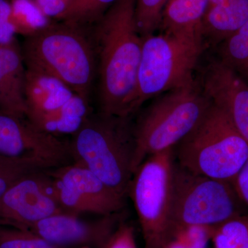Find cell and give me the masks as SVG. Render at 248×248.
Wrapping results in <instances>:
<instances>
[{"label":"cell","mask_w":248,"mask_h":248,"mask_svg":"<svg viewBox=\"0 0 248 248\" xmlns=\"http://www.w3.org/2000/svg\"><path fill=\"white\" fill-rule=\"evenodd\" d=\"M73 161L69 141L42 131L27 117L0 110V162L50 170Z\"/></svg>","instance_id":"cell-9"},{"label":"cell","mask_w":248,"mask_h":248,"mask_svg":"<svg viewBox=\"0 0 248 248\" xmlns=\"http://www.w3.org/2000/svg\"><path fill=\"white\" fill-rule=\"evenodd\" d=\"M174 148L150 156L134 173L129 188L145 248H160L167 232L172 203Z\"/></svg>","instance_id":"cell-8"},{"label":"cell","mask_w":248,"mask_h":248,"mask_svg":"<svg viewBox=\"0 0 248 248\" xmlns=\"http://www.w3.org/2000/svg\"><path fill=\"white\" fill-rule=\"evenodd\" d=\"M97 58L98 112L129 115L136 88L143 37L136 0H117L91 26Z\"/></svg>","instance_id":"cell-1"},{"label":"cell","mask_w":248,"mask_h":248,"mask_svg":"<svg viewBox=\"0 0 248 248\" xmlns=\"http://www.w3.org/2000/svg\"><path fill=\"white\" fill-rule=\"evenodd\" d=\"M174 156L190 172L232 184L248 159V141L211 103L195 128L174 148Z\"/></svg>","instance_id":"cell-5"},{"label":"cell","mask_w":248,"mask_h":248,"mask_svg":"<svg viewBox=\"0 0 248 248\" xmlns=\"http://www.w3.org/2000/svg\"><path fill=\"white\" fill-rule=\"evenodd\" d=\"M46 16L60 20L72 0H34Z\"/></svg>","instance_id":"cell-28"},{"label":"cell","mask_w":248,"mask_h":248,"mask_svg":"<svg viewBox=\"0 0 248 248\" xmlns=\"http://www.w3.org/2000/svg\"><path fill=\"white\" fill-rule=\"evenodd\" d=\"M142 37L136 88L128 110L131 117L150 99L195 82L194 72L205 44L202 31H161Z\"/></svg>","instance_id":"cell-4"},{"label":"cell","mask_w":248,"mask_h":248,"mask_svg":"<svg viewBox=\"0 0 248 248\" xmlns=\"http://www.w3.org/2000/svg\"><path fill=\"white\" fill-rule=\"evenodd\" d=\"M117 0H72L60 20L91 26Z\"/></svg>","instance_id":"cell-22"},{"label":"cell","mask_w":248,"mask_h":248,"mask_svg":"<svg viewBox=\"0 0 248 248\" xmlns=\"http://www.w3.org/2000/svg\"><path fill=\"white\" fill-rule=\"evenodd\" d=\"M236 193L248 208V159L232 182Z\"/></svg>","instance_id":"cell-29"},{"label":"cell","mask_w":248,"mask_h":248,"mask_svg":"<svg viewBox=\"0 0 248 248\" xmlns=\"http://www.w3.org/2000/svg\"><path fill=\"white\" fill-rule=\"evenodd\" d=\"M32 170L36 169L0 162V197L17 179Z\"/></svg>","instance_id":"cell-26"},{"label":"cell","mask_w":248,"mask_h":248,"mask_svg":"<svg viewBox=\"0 0 248 248\" xmlns=\"http://www.w3.org/2000/svg\"><path fill=\"white\" fill-rule=\"evenodd\" d=\"M215 227L170 226L160 248H206Z\"/></svg>","instance_id":"cell-21"},{"label":"cell","mask_w":248,"mask_h":248,"mask_svg":"<svg viewBox=\"0 0 248 248\" xmlns=\"http://www.w3.org/2000/svg\"><path fill=\"white\" fill-rule=\"evenodd\" d=\"M210 105L196 81L161 94L135 124L134 173L150 156L175 148L195 128Z\"/></svg>","instance_id":"cell-6"},{"label":"cell","mask_w":248,"mask_h":248,"mask_svg":"<svg viewBox=\"0 0 248 248\" xmlns=\"http://www.w3.org/2000/svg\"><path fill=\"white\" fill-rule=\"evenodd\" d=\"M58 21L24 37L21 48L26 68L53 77L90 99L97 78L91 26Z\"/></svg>","instance_id":"cell-2"},{"label":"cell","mask_w":248,"mask_h":248,"mask_svg":"<svg viewBox=\"0 0 248 248\" xmlns=\"http://www.w3.org/2000/svg\"><path fill=\"white\" fill-rule=\"evenodd\" d=\"M54 191L65 213L99 217L122 213L126 200L78 162L48 170Z\"/></svg>","instance_id":"cell-10"},{"label":"cell","mask_w":248,"mask_h":248,"mask_svg":"<svg viewBox=\"0 0 248 248\" xmlns=\"http://www.w3.org/2000/svg\"><path fill=\"white\" fill-rule=\"evenodd\" d=\"M10 21L16 34L29 37L53 21L46 16L34 0H12Z\"/></svg>","instance_id":"cell-19"},{"label":"cell","mask_w":248,"mask_h":248,"mask_svg":"<svg viewBox=\"0 0 248 248\" xmlns=\"http://www.w3.org/2000/svg\"><path fill=\"white\" fill-rule=\"evenodd\" d=\"M75 94L67 85L56 78L27 68L24 98L27 119L58 108Z\"/></svg>","instance_id":"cell-15"},{"label":"cell","mask_w":248,"mask_h":248,"mask_svg":"<svg viewBox=\"0 0 248 248\" xmlns=\"http://www.w3.org/2000/svg\"><path fill=\"white\" fill-rule=\"evenodd\" d=\"M63 211L48 170H32L17 179L0 197V225L29 231Z\"/></svg>","instance_id":"cell-11"},{"label":"cell","mask_w":248,"mask_h":248,"mask_svg":"<svg viewBox=\"0 0 248 248\" xmlns=\"http://www.w3.org/2000/svg\"><path fill=\"white\" fill-rule=\"evenodd\" d=\"M200 87L248 141V81L218 59L210 62L203 70Z\"/></svg>","instance_id":"cell-13"},{"label":"cell","mask_w":248,"mask_h":248,"mask_svg":"<svg viewBox=\"0 0 248 248\" xmlns=\"http://www.w3.org/2000/svg\"><path fill=\"white\" fill-rule=\"evenodd\" d=\"M11 13V2L8 0H0V45L9 43L16 38V32L10 21Z\"/></svg>","instance_id":"cell-27"},{"label":"cell","mask_w":248,"mask_h":248,"mask_svg":"<svg viewBox=\"0 0 248 248\" xmlns=\"http://www.w3.org/2000/svg\"><path fill=\"white\" fill-rule=\"evenodd\" d=\"M25 63L21 45L16 38L0 45V110L27 117L24 98Z\"/></svg>","instance_id":"cell-14"},{"label":"cell","mask_w":248,"mask_h":248,"mask_svg":"<svg viewBox=\"0 0 248 248\" xmlns=\"http://www.w3.org/2000/svg\"><path fill=\"white\" fill-rule=\"evenodd\" d=\"M131 117L93 112L69 141L75 162L125 200L134 175L136 148Z\"/></svg>","instance_id":"cell-3"},{"label":"cell","mask_w":248,"mask_h":248,"mask_svg":"<svg viewBox=\"0 0 248 248\" xmlns=\"http://www.w3.org/2000/svg\"><path fill=\"white\" fill-rule=\"evenodd\" d=\"M248 22V0H226L208 8L203 23L204 39L221 43Z\"/></svg>","instance_id":"cell-17"},{"label":"cell","mask_w":248,"mask_h":248,"mask_svg":"<svg viewBox=\"0 0 248 248\" xmlns=\"http://www.w3.org/2000/svg\"><path fill=\"white\" fill-rule=\"evenodd\" d=\"M169 0H136V19L141 36L159 29L161 16Z\"/></svg>","instance_id":"cell-24"},{"label":"cell","mask_w":248,"mask_h":248,"mask_svg":"<svg viewBox=\"0 0 248 248\" xmlns=\"http://www.w3.org/2000/svg\"><path fill=\"white\" fill-rule=\"evenodd\" d=\"M102 248H138L134 227L122 221Z\"/></svg>","instance_id":"cell-25"},{"label":"cell","mask_w":248,"mask_h":248,"mask_svg":"<svg viewBox=\"0 0 248 248\" xmlns=\"http://www.w3.org/2000/svg\"><path fill=\"white\" fill-rule=\"evenodd\" d=\"M208 0H169L165 6L159 28L161 31H202Z\"/></svg>","instance_id":"cell-18"},{"label":"cell","mask_w":248,"mask_h":248,"mask_svg":"<svg viewBox=\"0 0 248 248\" xmlns=\"http://www.w3.org/2000/svg\"><path fill=\"white\" fill-rule=\"evenodd\" d=\"M219 55L248 82V22L220 43Z\"/></svg>","instance_id":"cell-20"},{"label":"cell","mask_w":248,"mask_h":248,"mask_svg":"<svg viewBox=\"0 0 248 248\" xmlns=\"http://www.w3.org/2000/svg\"><path fill=\"white\" fill-rule=\"evenodd\" d=\"M93 113L90 99L75 94L61 107L28 119L42 131L54 136H73Z\"/></svg>","instance_id":"cell-16"},{"label":"cell","mask_w":248,"mask_h":248,"mask_svg":"<svg viewBox=\"0 0 248 248\" xmlns=\"http://www.w3.org/2000/svg\"><path fill=\"white\" fill-rule=\"evenodd\" d=\"M0 248H64L30 231L0 225Z\"/></svg>","instance_id":"cell-23"},{"label":"cell","mask_w":248,"mask_h":248,"mask_svg":"<svg viewBox=\"0 0 248 248\" xmlns=\"http://www.w3.org/2000/svg\"><path fill=\"white\" fill-rule=\"evenodd\" d=\"M246 214L232 183L190 172L175 161L169 226L216 227Z\"/></svg>","instance_id":"cell-7"},{"label":"cell","mask_w":248,"mask_h":248,"mask_svg":"<svg viewBox=\"0 0 248 248\" xmlns=\"http://www.w3.org/2000/svg\"><path fill=\"white\" fill-rule=\"evenodd\" d=\"M122 213L84 220L60 213L42 220L29 231L55 246L64 248H102L124 221Z\"/></svg>","instance_id":"cell-12"},{"label":"cell","mask_w":248,"mask_h":248,"mask_svg":"<svg viewBox=\"0 0 248 248\" xmlns=\"http://www.w3.org/2000/svg\"><path fill=\"white\" fill-rule=\"evenodd\" d=\"M8 1H9L10 2H11V1H12V0H8Z\"/></svg>","instance_id":"cell-30"}]
</instances>
